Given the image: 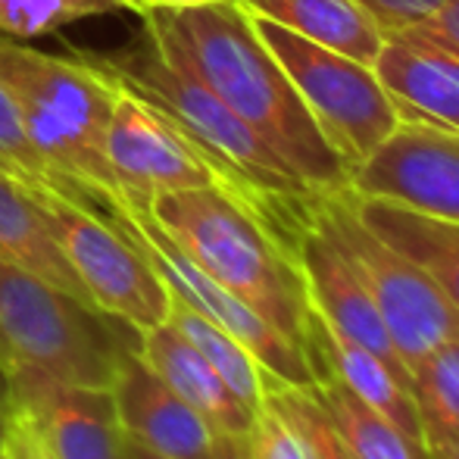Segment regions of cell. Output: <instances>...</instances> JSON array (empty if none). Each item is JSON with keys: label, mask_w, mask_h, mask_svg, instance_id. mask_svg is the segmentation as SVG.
<instances>
[{"label": "cell", "mask_w": 459, "mask_h": 459, "mask_svg": "<svg viewBox=\"0 0 459 459\" xmlns=\"http://www.w3.org/2000/svg\"><path fill=\"white\" fill-rule=\"evenodd\" d=\"M351 191L459 225V132L397 122L353 169Z\"/></svg>", "instance_id": "11"}, {"label": "cell", "mask_w": 459, "mask_h": 459, "mask_svg": "<svg viewBox=\"0 0 459 459\" xmlns=\"http://www.w3.org/2000/svg\"><path fill=\"white\" fill-rule=\"evenodd\" d=\"M309 219L363 281L406 372L412 375V368L435 347L459 338V313L454 303L419 263L391 247L359 219L351 187L316 197Z\"/></svg>", "instance_id": "6"}, {"label": "cell", "mask_w": 459, "mask_h": 459, "mask_svg": "<svg viewBox=\"0 0 459 459\" xmlns=\"http://www.w3.org/2000/svg\"><path fill=\"white\" fill-rule=\"evenodd\" d=\"M250 16L284 25L294 35L338 50L372 66L385 41V31L357 0H238Z\"/></svg>", "instance_id": "18"}, {"label": "cell", "mask_w": 459, "mask_h": 459, "mask_svg": "<svg viewBox=\"0 0 459 459\" xmlns=\"http://www.w3.org/2000/svg\"><path fill=\"white\" fill-rule=\"evenodd\" d=\"M278 391L284 394L288 406L294 410L297 422L303 425V435H307V444H309V459H353L351 450L341 441V435L334 431L332 419L325 416L322 403L316 400L313 387L278 385Z\"/></svg>", "instance_id": "26"}, {"label": "cell", "mask_w": 459, "mask_h": 459, "mask_svg": "<svg viewBox=\"0 0 459 459\" xmlns=\"http://www.w3.org/2000/svg\"><path fill=\"white\" fill-rule=\"evenodd\" d=\"M212 459H250L247 437H216L212 441Z\"/></svg>", "instance_id": "31"}, {"label": "cell", "mask_w": 459, "mask_h": 459, "mask_svg": "<svg viewBox=\"0 0 459 459\" xmlns=\"http://www.w3.org/2000/svg\"><path fill=\"white\" fill-rule=\"evenodd\" d=\"M126 332V322L82 297L0 263V351L6 368L25 366L69 385L109 387L119 357L132 347Z\"/></svg>", "instance_id": "5"}, {"label": "cell", "mask_w": 459, "mask_h": 459, "mask_svg": "<svg viewBox=\"0 0 459 459\" xmlns=\"http://www.w3.org/2000/svg\"><path fill=\"white\" fill-rule=\"evenodd\" d=\"M187 66L222 103H229L263 141L322 197L351 187V169L325 141L294 82L256 35L238 0L166 10L153 6Z\"/></svg>", "instance_id": "1"}, {"label": "cell", "mask_w": 459, "mask_h": 459, "mask_svg": "<svg viewBox=\"0 0 459 459\" xmlns=\"http://www.w3.org/2000/svg\"><path fill=\"white\" fill-rule=\"evenodd\" d=\"M431 459H459V437H456L454 444H450V447H444L441 454H437V456H431Z\"/></svg>", "instance_id": "34"}, {"label": "cell", "mask_w": 459, "mask_h": 459, "mask_svg": "<svg viewBox=\"0 0 459 459\" xmlns=\"http://www.w3.org/2000/svg\"><path fill=\"white\" fill-rule=\"evenodd\" d=\"M0 82L48 163V182H73L119 200L107 160V128L116 103V82L107 69L0 38Z\"/></svg>", "instance_id": "4"}, {"label": "cell", "mask_w": 459, "mask_h": 459, "mask_svg": "<svg viewBox=\"0 0 459 459\" xmlns=\"http://www.w3.org/2000/svg\"><path fill=\"white\" fill-rule=\"evenodd\" d=\"M412 400L425 454L437 456L459 437V338L435 347L412 368Z\"/></svg>", "instance_id": "22"}, {"label": "cell", "mask_w": 459, "mask_h": 459, "mask_svg": "<svg viewBox=\"0 0 459 459\" xmlns=\"http://www.w3.org/2000/svg\"><path fill=\"white\" fill-rule=\"evenodd\" d=\"M122 459H157V456H151L147 450H141V447H134L132 441H126V450H122Z\"/></svg>", "instance_id": "33"}, {"label": "cell", "mask_w": 459, "mask_h": 459, "mask_svg": "<svg viewBox=\"0 0 459 459\" xmlns=\"http://www.w3.org/2000/svg\"><path fill=\"white\" fill-rule=\"evenodd\" d=\"M122 435L157 459H212V429L141 359L134 344L109 385Z\"/></svg>", "instance_id": "13"}, {"label": "cell", "mask_w": 459, "mask_h": 459, "mask_svg": "<svg viewBox=\"0 0 459 459\" xmlns=\"http://www.w3.org/2000/svg\"><path fill=\"white\" fill-rule=\"evenodd\" d=\"M0 459H10V456H6V450H4V447H0Z\"/></svg>", "instance_id": "38"}, {"label": "cell", "mask_w": 459, "mask_h": 459, "mask_svg": "<svg viewBox=\"0 0 459 459\" xmlns=\"http://www.w3.org/2000/svg\"><path fill=\"white\" fill-rule=\"evenodd\" d=\"M138 4V13L144 16L153 6H166V10H182V6H200V4H216V0H134Z\"/></svg>", "instance_id": "32"}, {"label": "cell", "mask_w": 459, "mask_h": 459, "mask_svg": "<svg viewBox=\"0 0 459 459\" xmlns=\"http://www.w3.org/2000/svg\"><path fill=\"white\" fill-rule=\"evenodd\" d=\"M134 351L204 419L216 437H247L256 412L231 394L206 357L172 322L138 332Z\"/></svg>", "instance_id": "16"}, {"label": "cell", "mask_w": 459, "mask_h": 459, "mask_svg": "<svg viewBox=\"0 0 459 459\" xmlns=\"http://www.w3.org/2000/svg\"><path fill=\"white\" fill-rule=\"evenodd\" d=\"M166 322H172V325L204 353L206 363L222 375V381L231 387V394H235L241 403H247L254 412L260 410L269 375L263 372L254 357H250L247 347H241L231 334H225L222 328L212 325V322L204 319L200 313H194L191 307H185L176 297H172V309Z\"/></svg>", "instance_id": "23"}, {"label": "cell", "mask_w": 459, "mask_h": 459, "mask_svg": "<svg viewBox=\"0 0 459 459\" xmlns=\"http://www.w3.org/2000/svg\"><path fill=\"white\" fill-rule=\"evenodd\" d=\"M0 263L25 269V273L91 303L79 275L63 256L60 244L50 235L38 200L31 197L25 182L13 176H0Z\"/></svg>", "instance_id": "19"}, {"label": "cell", "mask_w": 459, "mask_h": 459, "mask_svg": "<svg viewBox=\"0 0 459 459\" xmlns=\"http://www.w3.org/2000/svg\"><path fill=\"white\" fill-rule=\"evenodd\" d=\"M319 357V378L332 375L351 394L394 422L400 431L422 444V429H419L416 400H412V378L387 366L372 351L359 347L357 341L344 338L338 328L322 322L319 316H309V359Z\"/></svg>", "instance_id": "17"}, {"label": "cell", "mask_w": 459, "mask_h": 459, "mask_svg": "<svg viewBox=\"0 0 459 459\" xmlns=\"http://www.w3.org/2000/svg\"><path fill=\"white\" fill-rule=\"evenodd\" d=\"M147 44L126 60L107 63V73L134 88L157 107L172 126L191 138L219 182L241 204H247L278 238H290L307 219L316 194L297 172L187 66L169 29L153 10L144 13Z\"/></svg>", "instance_id": "2"}, {"label": "cell", "mask_w": 459, "mask_h": 459, "mask_svg": "<svg viewBox=\"0 0 459 459\" xmlns=\"http://www.w3.org/2000/svg\"><path fill=\"white\" fill-rule=\"evenodd\" d=\"M166 238L225 290L309 353V300L294 250L219 185L160 194L147 206Z\"/></svg>", "instance_id": "3"}, {"label": "cell", "mask_w": 459, "mask_h": 459, "mask_svg": "<svg viewBox=\"0 0 459 459\" xmlns=\"http://www.w3.org/2000/svg\"><path fill=\"white\" fill-rule=\"evenodd\" d=\"M10 403L29 412L56 459H122L126 435L109 387L50 378L38 368H6Z\"/></svg>", "instance_id": "12"}, {"label": "cell", "mask_w": 459, "mask_h": 459, "mask_svg": "<svg viewBox=\"0 0 459 459\" xmlns=\"http://www.w3.org/2000/svg\"><path fill=\"white\" fill-rule=\"evenodd\" d=\"M0 447L6 450L10 459H56L50 444L44 441V435L38 431V425L29 419V412L19 410L16 403H6Z\"/></svg>", "instance_id": "28"}, {"label": "cell", "mask_w": 459, "mask_h": 459, "mask_svg": "<svg viewBox=\"0 0 459 459\" xmlns=\"http://www.w3.org/2000/svg\"><path fill=\"white\" fill-rule=\"evenodd\" d=\"M126 10L122 0H0V38L35 41L88 16Z\"/></svg>", "instance_id": "24"}, {"label": "cell", "mask_w": 459, "mask_h": 459, "mask_svg": "<svg viewBox=\"0 0 459 459\" xmlns=\"http://www.w3.org/2000/svg\"><path fill=\"white\" fill-rule=\"evenodd\" d=\"M6 372V359H4V351H0V375Z\"/></svg>", "instance_id": "37"}, {"label": "cell", "mask_w": 459, "mask_h": 459, "mask_svg": "<svg viewBox=\"0 0 459 459\" xmlns=\"http://www.w3.org/2000/svg\"><path fill=\"white\" fill-rule=\"evenodd\" d=\"M313 394L353 459H431L422 444L412 441L406 431H400L375 410H368L357 394H351L332 375L316 381Z\"/></svg>", "instance_id": "21"}, {"label": "cell", "mask_w": 459, "mask_h": 459, "mask_svg": "<svg viewBox=\"0 0 459 459\" xmlns=\"http://www.w3.org/2000/svg\"><path fill=\"white\" fill-rule=\"evenodd\" d=\"M113 75V73H109ZM116 82V103L107 128V160L113 169L119 200L134 210H147L153 197L187 187L219 185V176L157 107L126 82Z\"/></svg>", "instance_id": "10"}, {"label": "cell", "mask_w": 459, "mask_h": 459, "mask_svg": "<svg viewBox=\"0 0 459 459\" xmlns=\"http://www.w3.org/2000/svg\"><path fill=\"white\" fill-rule=\"evenodd\" d=\"M0 176H13V178H19V176H16V169H13V166L6 163L4 157H0Z\"/></svg>", "instance_id": "35"}, {"label": "cell", "mask_w": 459, "mask_h": 459, "mask_svg": "<svg viewBox=\"0 0 459 459\" xmlns=\"http://www.w3.org/2000/svg\"><path fill=\"white\" fill-rule=\"evenodd\" d=\"M397 122L459 132V60L406 31L385 35L372 63Z\"/></svg>", "instance_id": "15"}, {"label": "cell", "mask_w": 459, "mask_h": 459, "mask_svg": "<svg viewBox=\"0 0 459 459\" xmlns=\"http://www.w3.org/2000/svg\"><path fill=\"white\" fill-rule=\"evenodd\" d=\"M69 197L82 200V204L94 206L103 216L113 219L138 244L147 263L157 269V275L169 288V294L176 300H182L185 307H191L194 313H200L204 319H210L212 325H219L225 334H231L241 347H247L250 357L269 375V381L288 387H313L319 381L307 347L284 338L273 322H266L256 309H250L241 297H235L219 281H212L206 273H200L182 250L160 231V225L153 222L147 210H134V206H126L122 200L100 197L94 191L69 194Z\"/></svg>", "instance_id": "8"}, {"label": "cell", "mask_w": 459, "mask_h": 459, "mask_svg": "<svg viewBox=\"0 0 459 459\" xmlns=\"http://www.w3.org/2000/svg\"><path fill=\"white\" fill-rule=\"evenodd\" d=\"M25 187L41 206L50 235L79 275L91 307L126 322L134 334L169 319V288L113 219L50 182H25Z\"/></svg>", "instance_id": "7"}, {"label": "cell", "mask_w": 459, "mask_h": 459, "mask_svg": "<svg viewBox=\"0 0 459 459\" xmlns=\"http://www.w3.org/2000/svg\"><path fill=\"white\" fill-rule=\"evenodd\" d=\"M0 157L16 169L19 182H48V163L35 151L29 132L22 126V116L16 109V100L0 82Z\"/></svg>", "instance_id": "27"}, {"label": "cell", "mask_w": 459, "mask_h": 459, "mask_svg": "<svg viewBox=\"0 0 459 459\" xmlns=\"http://www.w3.org/2000/svg\"><path fill=\"white\" fill-rule=\"evenodd\" d=\"M122 6H126V10H134V13H138V4H134V0H122Z\"/></svg>", "instance_id": "36"}, {"label": "cell", "mask_w": 459, "mask_h": 459, "mask_svg": "<svg viewBox=\"0 0 459 459\" xmlns=\"http://www.w3.org/2000/svg\"><path fill=\"white\" fill-rule=\"evenodd\" d=\"M250 459H309V444L303 425L275 381H266V394L247 431Z\"/></svg>", "instance_id": "25"}, {"label": "cell", "mask_w": 459, "mask_h": 459, "mask_svg": "<svg viewBox=\"0 0 459 459\" xmlns=\"http://www.w3.org/2000/svg\"><path fill=\"white\" fill-rule=\"evenodd\" d=\"M353 204L359 219L375 235L385 238L391 247H397L435 278V284L459 313V225L419 216L385 200L357 197V194H353Z\"/></svg>", "instance_id": "20"}, {"label": "cell", "mask_w": 459, "mask_h": 459, "mask_svg": "<svg viewBox=\"0 0 459 459\" xmlns=\"http://www.w3.org/2000/svg\"><path fill=\"white\" fill-rule=\"evenodd\" d=\"M403 31L459 60V0H444L431 16H425L419 25Z\"/></svg>", "instance_id": "30"}, {"label": "cell", "mask_w": 459, "mask_h": 459, "mask_svg": "<svg viewBox=\"0 0 459 459\" xmlns=\"http://www.w3.org/2000/svg\"><path fill=\"white\" fill-rule=\"evenodd\" d=\"M250 19L263 44L273 50L288 79L294 82L319 132L341 153L353 176V169L397 128V113L375 79V69L338 50L307 41L263 16Z\"/></svg>", "instance_id": "9"}, {"label": "cell", "mask_w": 459, "mask_h": 459, "mask_svg": "<svg viewBox=\"0 0 459 459\" xmlns=\"http://www.w3.org/2000/svg\"><path fill=\"white\" fill-rule=\"evenodd\" d=\"M294 256L303 275L309 309H313L322 322L338 328L344 338L357 341L359 347L372 351L375 357H381L387 366L410 375L403 359H400L397 347H394L391 334H387L385 322H381L378 309L368 300L363 281H359L357 273L351 269V263L341 256V250L316 229V222L309 216H307V222L297 229Z\"/></svg>", "instance_id": "14"}, {"label": "cell", "mask_w": 459, "mask_h": 459, "mask_svg": "<svg viewBox=\"0 0 459 459\" xmlns=\"http://www.w3.org/2000/svg\"><path fill=\"white\" fill-rule=\"evenodd\" d=\"M357 4L372 16V22L378 25L385 35H394V31L419 25L425 16H431L444 0H357Z\"/></svg>", "instance_id": "29"}]
</instances>
